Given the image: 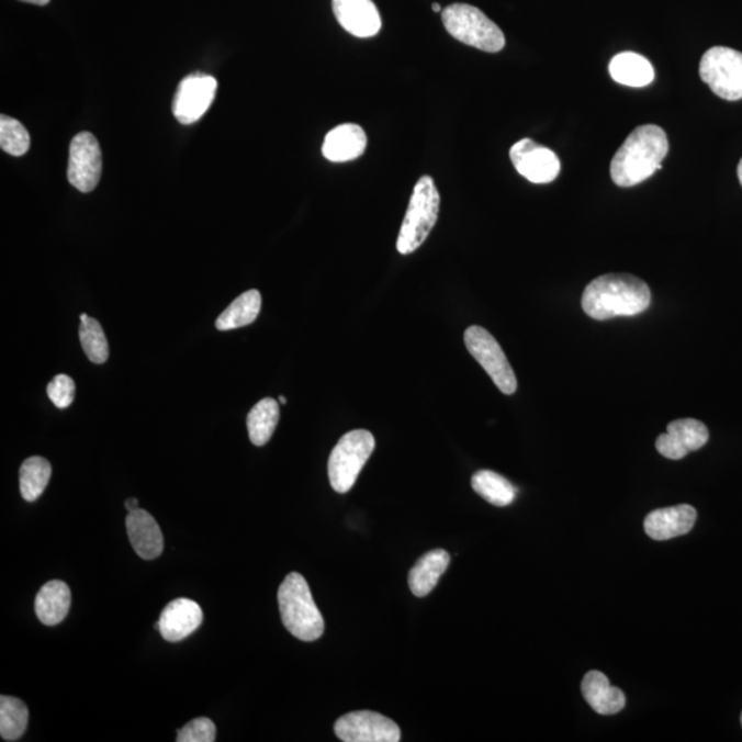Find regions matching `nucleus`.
I'll list each match as a JSON object with an SVG mask.
<instances>
[{
  "label": "nucleus",
  "mask_w": 742,
  "mask_h": 742,
  "mask_svg": "<svg viewBox=\"0 0 742 742\" xmlns=\"http://www.w3.org/2000/svg\"><path fill=\"white\" fill-rule=\"evenodd\" d=\"M670 142L662 127L643 124L627 136L610 162V178L619 188H632L651 178L667 157Z\"/></svg>",
  "instance_id": "obj_1"
},
{
  "label": "nucleus",
  "mask_w": 742,
  "mask_h": 742,
  "mask_svg": "<svg viewBox=\"0 0 742 742\" xmlns=\"http://www.w3.org/2000/svg\"><path fill=\"white\" fill-rule=\"evenodd\" d=\"M651 305L648 283L630 274H605L585 289L582 307L593 319L608 321L616 316L642 314Z\"/></svg>",
  "instance_id": "obj_2"
},
{
  "label": "nucleus",
  "mask_w": 742,
  "mask_h": 742,
  "mask_svg": "<svg viewBox=\"0 0 742 742\" xmlns=\"http://www.w3.org/2000/svg\"><path fill=\"white\" fill-rule=\"evenodd\" d=\"M278 605L283 625L297 640L313 642L324 634V618L315 605L307 581L297 572H292L282 582Z\"/></svg>",
  "instance_id": "obj_3"
},
{
  "label": "nucleus",
  "mask_w": 742,
  "mask_h": 742,
  "mask_svg": "<svg viewBox=\"0 0 742 742\" xmlns=\"http://www.w3.org/2000/svg\"><path fill=\"white\" fill-rule=\"evenodd\" d=\"M440 194L435 180L428 175L418 179L414 186L411 203L403 220L400 237H397V252L411 255L427 241L430 232L438 222Z\"/></svg>",
  "instance_id": "obj_4"
},
{
  "label": "nucleus",
  "mask_w": 742,
  "mask_h": 742,
  "mask_svg": "<svg viewBox=\"0 0 742 742\" xmlns=\"http://www.w3.org/2000/svg\"><path fill=\"white\" fill-rule=\"evenodd\" d=\"M445 29L458 42L485 53H499L506 46L504 32L482 10L454 3L441 12Z\"/></svg>",
  "instance_id": "obj_5"
},
{
  "label": "nucleus",
  "mask_w": 742,
  "mask_h": 742,
  "mask_svg": "<svg viewBox=\"0 0 742 742\" xmlns=\"http://www.w3.org/2000/svg\"><path fill=\"white\" fill-rule=\"evenodd\" d=\"M374 447V436L369 430H351L342 436L333 449L327 465L330 484L336 493L346 494L353 487Z\"/></svg>",
  "instance_id": "obj_6"
},
{
  "label": "nucleus",
  "mask_w": 742,
  "mask_h": 742,
  "mask_svg": "<svg viewBox=\"0 0 742 742\" xmlns=\"http://www.w3.org/2000/svg\"><path fill=\"white\" fill-rule=\"evenodd\" d=\"M700 78L722 100H742V53L722 46L709 48L700 61Z\"/></svg>",
  "instance_id": "obj_7"
},
{
  "label": "nucleus",
  "mask_w": 742,
  "mask_h": 742,
  "mask_svg": "<svg viewBox=\"0 0 742 742\" xmlns=\"http://www.w3.org/2000/svg\"><path fill=\"white\" fill-rule=\"evenodd\" d=\"M463 337H465L463 340H465L469 353L483 366L502 394H515L517 391L515 371L494 336L482 326H471L468 327Z\"/></svg>",
  "instance_id": "obj_8"
},
{
  "label": "nucleus",
  "mask_w": 742,
  "mask_h": 742,
  "mask_svg": "<svg viewBox=\"0 0 742 742\" xmlns=\"http://www.w3.org/2000/svg\"><path fill=\"white\" fill-rule=\"evenodd\" d=\"M217 80L214 76L193 74L180 81L172 103L175 119L180 124L199 122L214 102Z\"/></svg>",
  "instance_id": "obj_9"
},
{
  "label": "nucleus",
  "mask_w": 742,
  "mask_h": 742,
  "mask_svg": "<svg viewBox=\"0 0 742 742\" xmlns=\"http://www.w3.org/2000/svg\"><path fill=\"white\" fill-rule=\"evenodd\" d=\"M102 153L94 135L80 133L70 142L68 179L81 193H90L100 183Z\"/></svg>",
  "instance_id": "obj_10"
},
{
  "label": "nucleus",
  "mask_w": 742,
  "mask_h": 742,
  "mask_svg": "<svg viewBox=\"0 0 742 742\" xmlns=\"http://www.w3.org/2000/svg\"><path fill=\"white\" fill-rule=\"evenodd\" d=\"M335 733L344 742H397L402 737L394 720L371 711L344 715L335 724Z\"/></svg>",
  "instance_id": "obj_11"
},
{
  "label": "nucleus",
  "mask_w": 742,
  "mask_h": 742,
  "mask_svg": "<svg viewBox=\"0 0 742 742\" xmlns=\"http://www.w3.org/2000/svg\"><path fill=\"white\" fill-rule=\"evenodd\" d=\"M510 160L516 171L532 183L553 182L561 171L559 156L549 147L528 138L511 146Z\"/></svg>",
  "instance_id": "obj_12"
},
{
  "label": "nucleus",
  "mask_w": 742,
  "mask_h": 742,
  "mask_svg": "<svg viewBox=\"0 0 742 742\" xmlns=\"http://www.w3.org/2000/svg\"><path fill=\"white\" fill-rule=\"evenodd\" d=\"M709 432L701 421L693 418L676 419L668 424L667 434L660 435L656 449L668 460L678 461L689 452L707 445Z\"/></svg>",
  "instance_id": "obj_13"
},
{
  "label": "nucleus",
  "mask_w": 742,
  "mask_h": 742,
  "mask_svg": "<svg viewBox=\"0 0 742 742\" xmlns=\"http://www.w3.org/2000/svg\"><path fill=\"white\" fill-rule=\"evenodd\" d=\"M333 13L344 30L357 37H373L381 31V15L373 0H331Z\"/></svg>",
  "instance_id": "obj_14"
},
{
  "label": "nucleus",
  "mask_w": 742,
  "mask_h": 742,
  "mask_svg": "<svg viewBox=\"0 0 742 742\" xmlns=\"http://www.w3.org/2000/svg\"><path fill=\"white\" fill-rule=\"evenodd\" d=\"M204 614L200 605L193 599L178 598L164 608L158 631L164 640L179 642L192 636L203 625Z\"/></svg>",
  "instance_id": "obj_15"
},
{
  "label": "nucleus",
  "mask_w": 742,
  "mask_h": 742,
  "mask_svg": "<svg viewBox=\"0 0 742 742\" xmlns=\"http://www.w3.org/2000/svg\"><path fill=\"white\" fill-rule=\"evenodd\" d=\"M697 510L690 505L664 507L649 513L643 528L653 540H668L689 533L695 527Z\"/></svg>",
  "instance_id": "obj_16"
},
{
  "label": "nucleus",
  "mask_w": 742,
  "mask_h": 742,
  "mask_svg": "<svg viewBox=\"0 0 742 742\" xmlns=\"http://www.w3.org/2000/svg\"><path fill=\"white\" fill-rule=\"evenodd\" d=\"M125 526H127L130 542L140 559L155 560L161 555L162 532L150 513L142 509L130 511Z\"/></svg>",
  "instance_id": "obj_17"
},
{
  "label": "nucleus",
  "mask_w": 742,
  "mask_h": 742,
  "mask_svg": "<svg viewBox=\"0 0 742 742\" xmlns=\"http://www.w3.org/2000/svg\"><path fill=\"white\" fill-rule=\"evenodd\" d=\"M368 136L358 124H341L325 136L322 155L331 162L352 161L363 155Z\"/></svg>",
  "instance_id": "obj_18"
},
{
  "label": "nucleus",
  "mask_w": 742,
  "mask_h": 742,
  "mask_svg": "<svg viewBox=\"0 0 742 742\" xmlns=\"http://www.w3.org/2000/svg\"><path fill=\"white\" fill-rule=\"evenodd\" d=\"M583 697L599 715L619 713L626 707L625 693L610 686L608 676L599 671H591L582 681Z\"/></svg>",
  "instance_id": "obj_19"
},
{
  "label": "nucleus",
  "mask_w": 742,
  "mask_h": 742,
  "mask_svg": "<svg viewBox=\"0 0 742 742\" xmlns=\"http://www.w3.org/2000/svg\"><path fill=\"white\" fill-rule=\"evenodd\" d=\"M72 594L67 583L61 581L47 582L37 593L35 610L37 618L46 626H57L67 618Z\"/></svg>",
  "instance_id": "obj_20"
},
{
  "label": "nucleus",
  "mask_w": 742,
  "mask_h": 742,
  "mask_svg": "<svg viewBox=\"0 0 742 742\" xmlns=\"http://www.w3.org/2000/svg\"><path fill=\"white\" fill-rule=\"evenodd\" d=\"M450 565V555L443 549H436L421 556L408 575V586L416 597L428 596Z\"/></svg>",
  "instance_id": "obj_21"
},
{
  "label": "nucleus",
  "mask_w": 742,
  "mask_h": 742,
  "mask_svg": "<svg viewBox=\"0 0 742 742\" xmlns=\"http://www.w3.org/2000/svg\"><path fill=\"white\" fill-rule=\"evenodd\" d=\"M609 74L616 83L645 87L654 80V69L649 59L637 53H620L609 64Z\"/></svg>",
  "instance_id": "obj_22"
},
{
  "label": "nucleus",
  "mask_w": 742,
  "mask_h": 742,
  "mask_svg": "<svg viewBox=\"0 0 742 742\" xmlns=\"http://www.w3.org/2000/svg\"><path fill=\"white\" fill-rule=\"evenodd\" d=\"M261 310L259 291H248L234 300L216 321L217 330L226 331L254 324Z\"/></svg>",
  "instance_id": "obj_23"
},
{
  "label": "nucleus",
  "mask_w": 742,
  "mask_h": 742,
  "mask_svg": "<svg viewBox=\"0 0 742 742\" xmlns=\"http://www.w3.org/2000/svg\"><path fill=\"white\" fill-rule=\"evenodd\" d=\"M278 421H280V405L276 400L266 397L256 403L247 419L250 441L258 447L269 443Z\"/></svg>",
  "instance_id": "obj_24"
},
{
  "label": "nucleus",
  "mask_w": 742,
  "mask_h": 742,
  "mask_svg": "<svg viewBox=\"0 0 742 742\" xmlns=\"http://www.w3.org/2000/svg\"><path fill=\"white\" fill-rule=\"evenodd\" d=\"M472 487L476 494L494 506H509L515 502L517 490L509 480L493 471H479L473 474Z\"/></svg>",
  "instance_id": "obj_25"
},
{
  "label": "nucleus",
  "mask_w": 742,
  "mask_h": 742,
  "mask_svg": "<svg viewBox=\"0 0 742 742\" xmlns=\"http://www.w3.org/2000/svg\"><path fill=\"white\" fill-rule=\"evenodd\" d=\"M52 479L50 462L43 457H31L20 468V491L23 498L35 502L45 493Z\"/></svg>",
  "instance_id": "obj_26"
},
{
  "label": "nucleus",
  "mask_w": 742,
  "mask_h": 742,
  "mask_svg": "<svg viewBox=\"0 0 742 742\" xmlns=\"http://www.w3.org/2000/svg\"><path fill=\"white\" fill-rule=\"evenodd\" d=\"M30 712L20 698L0 697V735L4 741H18L29 726Z\"/></svg>",
  "instance_id": "obj_27"
},
{
  "label": "nucleus",
  "mask_w": 742,
  "mask_h": 742,
  "mask_svg": "<svg viewBox=\"0 0 742 742\" xmlns=\"http://www.w3.org/2000/svg\"><path fill=\"white\" fill-rule=\"evenodd\" d=\"M80 321V342L87 358L95 364L105 363L109 358V346L100 322L87 314H81Z\"/></svg>",
  "instance_id": "obj_28"
},
{
  "label": "nucleus",
  "mask_w": 742,
  "mask_h": 742,
  "mask_svg": "<svg viewBox=\"0 0 742 742\" xmlns=\"http://www.w3.org/2000/svg\"><path fill=\"white\" fill-rule=\"evenodd\" d=\"M0 146L9 155L20 157L30 150L31 138L29 131L19 120L2 114L0 117Z\"/></svg>",
  "instance_id": "obj_29"
},
{
  "label": "nucleus",
  "mask_w": 742,
  "mask_h": 742,
  "mask_svg": "<svg viewBox=\"0 0 742 742\" xmlns=\"http://www.w3.org/2000/svg\"><path fill=\"white\" fill-rule=\"evenodd\" d=\"M216 726L209 718L193 719L192 722L178 730V742H214Z\"/></svg>",
  "instance_id": "obj_30"
},
{
  "label": "nucleus",
  "mask_w": 742,
  "mask_h": 742,
  "mask_svg": "<svg viewBox=\"0 0 742 742\" xmlns=\"http://www.w3.org/2000/svg\"><path fill=\"white\" fill-rule=\"evenodd\" d=\"M75 381L67 374H58L47 385V395L58 408H67L75 400Z\"/></svg>",
  "instance_id": "obj_31"
},
{
  "label": "nucleus",
  "mask_w": 742,
  "mask_h": 742,
  "mask_svg": "<svg viewBox=\"0 0 742 742\" xmlns=\"http://www.w3.org/2000/svg\"><path fill=\"white\" fill-rule=\"evenodd\" d=\"M125 509H127L128 513L139 509V501L136 498L125 501Z\"/></svg>",
  "instance_id": "obj_32"
},
{
  "label": "nucleus",
  "mask_w": 742,
  "mask_h": 742,
  "mask_svg": "<svg viewBox=\"0 0 742 742\" xmlns=\"http://www.w3.org/2000/svg\"><path fill=\"white\" fill-rule=\"evenodd\" d=\"M21 2L36 4V7H46V4L50 3V0H21Z\"/></svg>",
  "instance_id": "obj_33"
},
{
  "label": "nucleus",
  "mask_w": 742,
  "mask_h": 742,
  "mask_svg": "<svg viewBox=\"0 0 742 742\" xmlns=\"http://www.w3.org/2000/svg\"><path fill=\"white\" fill-rule=\"evenodd\" d=\"M737 173H739L740 183L742 186V158H741V161L739 164V168H737Z\"/></svg>",
  "instance_id": "obj_34"
},
{
  "label": "nucleus",
  "mask_w": 742,
  "mask_h": 742,
  "mask_svg": "<svg viewBox=\"0 0 742 742\" xmlns=\"http://www.w3.org/2000/svg\"><path fill=\"white\" fill-rule=\"evenodd\" d=\"M432 10H434V12H436V13H441V12H443V10H441L439 3H434V4H432Z\"/></svg>",
  "instance_id": "obj_35"
},
{
  "label": "nucleus",
  "mask_w": 742,
  "mask_h": 742,
  "mask_svg": "<svg viewBox=\"0 0 742 742\" xmlns=\"http://www.w3.org/2000/svg\"><path fill=\"white\" fill-rule=\"evenodd\" d=\"M280 402L282 403V405H285V403H286V397H285V396H280Z\"/></svg>",
  "instance_id": "obj_36"
},
{
  "label": "nucleus",
  "mask_w": 742,
  "mask_h": 742,
  "mask_svg": "<svg viewBox=\"0 0 742 742\" xmlns=\"http://www.w3.org/2000/svg\"><path fill=\"white\" fill-rule=\"evenodd\" d=\"M741 726H742V713H741Z\"/></svg>",
  "instance_id": "obj_37"
}]
</instances>
